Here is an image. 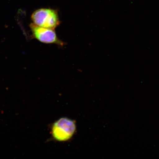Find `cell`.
Returning <instances> with one entry per match:
<instances>
[{
  "mask_svg": "<svg viewBox=\"0 0 159 159\" xmlns=\"http://www.w3.org/2000/svg\"><path fill=\"white\" fill-rule=\"evenodd\" d=\"M75 122L70 119L62 118L53 124L51 134L53 139L58 142L68 141L74 135L76 131Z\"/></svg>",
  "mask_w": 159,
  "mask_h": 159,
  "instance_id": "obj_2",
  "label": "cell"
},
{
  "mask_svg": "<svg viewBox=\"0 0 159 159\" xmlns=\"http://www.w3.org/2000/svg\"><path fill=\"white\" fill-rule=\"evenodd\" d=\"M30 28L35 39L45 43H53L63 46L64 43L57 37L54 30L39 27L34 24L30 25Z\"/></svg>",
  "mask_w": 159,
  "mask_h": 159,
  "instance_id": "obj_3",
  "label": "cell"
},
{
  "mask_svg": "<svg viewBox=\"0 0 159 159\" xmlns=\"http://www.w3.org/2000/svg\"><path fill=\"white\" fill-rule=\"evenodd\" d=\"M31 19L36 25L52 30L56 28L60 24L58 11L50 8L36 10L31 15Z\"/></svg>",
  "mask_w": 159,
  "mask_h": 159,
  "instance_id": "obj_1",
  "label": "cell"
}]
</instances>
